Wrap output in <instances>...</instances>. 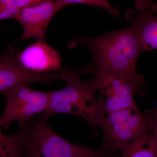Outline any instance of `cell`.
<instances>
[{
    "instance_id": "cell-12",
    "label": "cell",
    "mask_w": 157,
    "mask_h": 157,
    "mask_svg": "<svg viewBox=\"0 0 157 157\" xmlns=\"http://www.w3.org/2000/svg\"><path fill=\"white\" fill-rule=\"evenodd\" d=\"M0 157H22L21 139L17 131L8 141L0 143Z\"/></svg>"
},
{
    "instance_id": "cell-17",
    "label": "cell",
    "mask_w": 157,
    "mask_h": 157,
    "mask_svg": "<svg viewBox=\"0 0 157 157\" xmlns=\"http://www.w3.org/2000/svg\"><path fill=\"white\" fill-rule=\"evenodd\" d=\"M47 1H49V0H31V1H32V6H31L38 5V4Z\"/></svg>"
},
{
    "instance_id": "cell-10",
    "label": "cell",
    "mask_w": 157,
    "mask_h": 157,
    "mask_svg": "<svg viewBox=\"0 0 157 157\" xmlns=\"http://www.w3.org/2000/svg\"><path fill=\"white\" fill-rule=\"evenodd\" d=\"M23 67L39 73L62 71V59L59 52L45 42H36L17 54Z\"/></svg>"
},
{
    "instance_id": "cell-1",
    "label": "cell",
    "mask_w": 157,
    "mask_h": 157,
    "mask_svg": "<svg viewBox=\"0 0 157 157\" xmlns=\"http://www.w3.org/2000/svg\"><path fill=\"white\" fill-rule=\"evenodd\" d=\"M82 45L90 51V74L94 70L109 71L129 78H143L136 70L137 59L142 53L135 29L128 27L94 38L80 36L68 44L72 49Z\"/></svg>"
},
{
    "instance_id": "cell-13",
    "label": "cell",
    "mask_w": 157,
    "mask_h": 157,
    "mask_svg": "<svg viewBox=\"0 0 157 157\" xmlns=\"http://www.w3.org/2000/svg\"><path fill=\"white\" fill-rule=\"evenodd\" d=\"M63 8L70 4H82L90 6L100 7L107 10L113 15L118 17L119 15V12L114 7L111 6L108 0H58Z\"/></svg>"
},
{
    "instance_id": "cell-14",
    "label": "cell",
    "mask_w": 157,
    "mask_h": 157,
    "mask_svg": "<svg viewBox=\"0 0 157 157\" xmlns=\"http://www.w3.org/2000/svg\"><path fill=\"white\" fill-rule=\"evenodd\" d=\"M0 4L11 12L15 19L20 9L16 5L15 0H0Z\"/></svg>"
},
{
    "instance_id": "cell-6",
    "label": "cell",
    "mask_w": 157,
    "mask_h": 157,
    "mask_svg": "<svg viewBox=\"0 0 157 157\" xmlns=\"http://www.w3.org/2000/svg\"><path fill=\"white\" fill-rule=\"evenodd\" d=\"M157 120V113L149 109L144 113L139 109L116 123L102 128L104 132L101 150L115 155L122 153L138 136L152 133Z\"/></svg>"
},
{
    "instance_id": "cell-11",
    "label": "cell",
    "mask_w": 157,
    "mask_h": 157,
    "mask_svg": "<svg viewBox=\"0 0 157 157\" xmlns=\"http://www.w3.org/2000/svg\"><path fill=\"white\" fill-rule=\"evenodd\" d=\"M152 133L138 136L121 154V157H157V150Z\"/></svg>"
},
{
    "instance_id": "cell-3",
    "label": "cell",
    "mask_w": 157,
    "mask_h": 157,
    "mask_svg": "<svg viewBox=\"0 0 157 157\" xmlns=\"http://www.w3.org/2000/svg\"><path fill=\"white\" fill-rule=\"evenodd\" d=\"M49 118L42 113L18 127L22 157H118L68 141L52 128Z\"/></svg>"
},
{
    "instance_id": "cell-2",
    "label": "cell",
    "mask_w": 157,
    "mask_h": 157,
    "mask_svg": "<svg viewBox=\"0 0 157 157\" xmlns=\"http://www.w3.org/2000/svg\"><path fill=\"white\" fill-rule=\"evenodd\" d=\"M88 65L80 70L68 69L63 89L51 92L48 108L43 114L48 118L56 113L77 116L86 121L95 134L106 113L96 98L98 90L94 78L83 81L81 76L90 74Z\"/></svg>"
},
{
    "instance_id": "cell-4",
    "label": "cell",
    "mask_w": 157,
    "mask_h": 157,
    "mask_svg": "<svg viewBox=\"0 0 157 157\" xmlns=\"http://www.w3.org/2000/svg\"><path fill=\"white\" fill-rule=\"evenodd\" d=\"M100 91L98 100L106 114L136 107L135 95L145 91L144 78H129L104 70H94L91 74Z\"/></svg>"
},
{
    "instance_id": "cell-8",
    "label": "cell",
    "mask_w": 157,
    "mask_h": 157,
    "mask_svg": "<svg viewBox=\"0 0 157 157\" xmlns=\"http://www.w3.org/2000/svg\"><path fill=\"white\" fill-rule=\"evenodd\" d=\"M63 6L58 0H49L35 6L20 9L15 19L22 25L21 39H35L36 42H45V34L48 25Z\"/></svg>"
},
{
    "instance_id": "cell-16",
    "label": "cell",
    "mask_w": 157,
    "mask_h": 157,
    "mask_svg": "<svg viewBox=\"0 0 157 157\" xmlns=\"http://www.w3.org/2000/svg\"><path fill=\"white\" fill-rule=\"evenodd\" d=\"M152 135L153 138L154 140L155 144L157 150V120Z\"/></svg>"
},
{
    "instance_id": "cell-9",
    "label": "cell",
    "mask_w": 157,
    "mask_h": 157,
    "mask_svg": "<svg viewBox=\"0 0 157 157\" xmlns=\"http://www.w3.org/2000/svg\"><path fill=\"white\" fill-rule=\"evenodd\" d=\"M132 25L138 37L142 52L157 49V4L151 0H137Z\"/></svg>"
},
{
    "instance_id": "cell-7",
    "label": "cell",
    "mask_w": 157,
    "mask_h": 157,
    "mask_svg": "<svg viewBox=\"0 0 157 157\" xmlns=\"http://www.w3.org/2000/svg\"><path fill=\"white\" fill-rule=\"evenodd\" d=\"M14 48L0 53V94L4 95L20 85L35 82L49 84L57 80L63 81L66 69L56 73H39L23 67L18 62Z\"/></svg>"
},
{
    "instance_id": "cell-5",
    "label": "cell",
    "mask_w": 157,
    "mask_h": 157,
    "mask_svg": "<svg viewBox=\"0 0 157 157\" xmlns=\"http://www.w3.org/2000/svg\"><path fill=\"white\" fill-rule=\"evenodd\" d=\"M51 92H41L31 89L28 85H20L4 94L5 110L0 118V126L8 130L17 122L22 126L34 117L48 108Z\"/></svg>"
},
{
    "instance_id": "cell-15",
    "label": "cell",
    "mask_w": 157,
    "mask_h": 157,
    "mask_svg": "<svg viewBox=\"0 0 157 157\" xmlns=\"http://www.w3.org/2000/svg\"><path fill=\"white\" fill-rule=\"evenodd\" d=\"M2 128L0 126V143H3L8 141L11 138V136L6 135L3 134L2 131Z\"/></svg>"
}]
</instances>
